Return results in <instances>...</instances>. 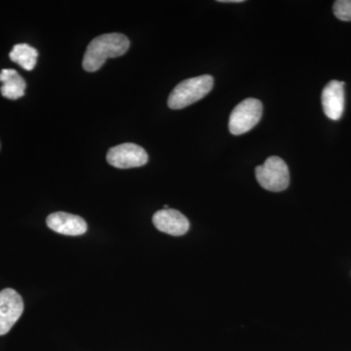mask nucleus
Segmentation results:
<instances>
[{"label":"nucleus","instance_id":"obj_1","mask_svg":"<svg viewBox=\"0 0 351 351\" xmlns=\"http://www.w3.org/2000/svg\"><path fill=\"white\" fill-rule=\"evenodd\" d=\"M130 41L122 34H106L97 36L88 45L83 57L82 66L88 73L98 71L108 59L125 54Z\"/></svg>","mask_w":351,"mask_h":351},{"label":"nucleus","instance_id":"obj_2","mask_svg":"<svg viewBox=\"0 0 351 351\" xmlns=\"http://www.w3.org/2000/svg\"><path fill=\"white\" fill-rule=\"evenodd\" d=\"M214 78L204 75L180 82L171 92L168 106L172 110H182L204 98L211 92Z\"/></svg>","mask_w":351,"mask_h":351},{"label":"nucleus","instance_id":"obj_3","mask_svg":"<svg viewBox=\"0 0 351 351\" xmlns=\"http://www.w3.org/2000/svg\"><path fill=\"white\" fill-rule=\"evenodd\" d=\"M256 179L262 188L274 193L285 191L290 184L287 164L278 156H270L256 167Z\"/></svg>","mask_w":351,"mask_h":351},{"label":"nucleus","instance_id":"obj_4","mask_svg":"<svg viewBox=\"0 0 351 351\" xmlns=\"http://www.w3.org/2000/svg\"><path fill=\"white\" fill-rule=\"evenodd\" d=\"M262 115V101L254 98L246 99L239 104L230 113L228 129L232 135H242L257 125Z\"/></svg>","mask_w":351,"mask_h":351},{"label":"nucleus","instance_id":"obj_5","mask_svg":"<svg viewBox=\"0 0 351 351\" xmlns=\"http://www.w3.org/2000/svg\"><path fill=\"white\" fill-rule=\"evenodd\" d=\"M107 161L119 169H130L145 165L149 161V156L140 145L126 143L108 149Z\"/></svg>","mask_w":351,"mask_h":351},{"label":"nucleus","instance_id":"obj_6","mask_svg":"<svg viewBox=\"0 0 351 351\" xmlns=\"http://www.w3.org/2000/svg\"><path fill=\"white\" fill-rule=\"evenodd\" d=\"M24 313L22 297L14 289L6 288L0 292V336L12 329Z\"/></svg>","mask_w":351,"mask_h":351},{"label":"nucleus","instance_id":"obj_7","mask_svg":"<svg viewBox=\"0 0 351 351\" xmlns=\"http://www.w3.org/2000/svg\"><path fill=\"white\" fill-rule=\"evenodd\" d=\"M152 223L159 232L173 237H181L189 230V219L175 209H162L154 215Z\"/></svg>","mask_w":351,"mask_h":351},{"label":"nucleus","instance_id":"obj_8","mask_svg":"<svg viewBox=\"0 0 351 351\" xmlns=\"http://www.w3.org/2000/svg\"><path fill=\"white\" fill-rule=\"evenodd\" d=\"M345 82L332 80L323 89L321 95L323 110L330 119L339 120L345 110Z\"/></svg>","mask_w":351,"mask_h":351},{"label":"nucleus","instance_id":"obj_9","mask_svg":"<svg viewBox=\"0 0 351 351\" xmlns=\"http://www.w3.org/2000/svg\"><path fill=\"white\" fill-rule=\"evenodd\" d=\"M46 223L53 232L69 237H78L87 232L86 221L82 217L64 212L50 214Z\"/></svg>","mask_w":351,"mask_h":351},{"label":"nucleus","instance_id":"obj_10","mask_svg":"<svg viewBox=\"0 0 351 351\" xmlns=\"http://www.w3.org/2000/svg\"><path fill=\"white\" fill-rule=\"evenodd\" d=\"M0 82H2L0 92L4 98L9 100H18L25 96L27 83L15 69H2L0 71Z\"/></svg>","mask_w":351,"mask_h":351},{"label":"nucleus","instance_id":"obj_11","mask_svg":"<svg viewBox=\"0 0 351 351\" xmlns=\"http://www.w3.org/2000/svg\"><path fill=\"white\" fill-rule=\"evenodd\" d=\"M11 61L25 71H32L38 62V52L29 44H16L9 54Z\"/></svg>","mask_w":351,"mask_h":351},{"label":"nucleus","instance_id":"obj_12","mask_svg":"<svg viewBox=\"0 0 351 351\" xmlns=\"http://www.w3.org/2000/svg\"><path fill=\"white\" fill-rule=\"evenodd\" d=\"M335 16L339 20L350 22L351 21V0H338L332 6Z\"/></svg>","mask_w":351,"mask_h":351},{"label":"nucleus","instance_id":"obj_13","mask_svg":"<svg viewBox=\"0 0 351 351\" xmlns=\"http://www.w3.org/2000/svg\"><path fill=\"white\" fill-rule=\"evenodd\" d=\"M219 2H225V3H241L244 0H219Z\"/></svg>","mask_w":351,"mask_h":351},{"label":"nucleus","instance_id":"obj_14","mask_svg":"<svg viewBox=\"0 0 351 351\" xmlns=\"http://www.w3.org/2000/svg\"><path fill=\"white\" fill-rule=\"evenodd\" d=\"M0 149H1V143H0Z\"/></svg>","mask_w":351,"mask_h":351}]
</instances>
